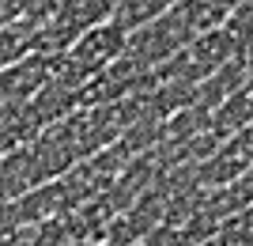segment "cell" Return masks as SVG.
Wrapping results in <instances>:
<instances>
[{
    "instance_id": "obj_1",
    "label": "cell",
    "mask_w": 253,
    "mask_h": 246,
    "mask_svg": "<svg viewBox=\"0 0 253 246\" xmlns=\"http://www.w3.org/2000/svg\"><path fill=\"white\" fill-rule=\"evenodd\" d=\"M250 38L234 31L231 23H223L215 31H204L201 38H193L181 53H174L170 61H163L159 68H151L155 84H204L211 72H219Z\"/></svg>"
},
{
    "instance_id": "obj_2",
    "label": "cell",
    "mask_w": 253,
    "mask_h": 246,
    "mask_svg": "<svg viewBox=\"0 0 253 246\" xmlns=\"http://www.w3.org/2000/svg\"><path fill=\"white\" fill-rule=\"evenodd\" d=\"M125 42H128V27L117 19H106L95 31H87L80 42H72L64 53L53 57V76L64 80V84L87 87L98 72H106L117 57L125 53Z\"/></svg>"
},
{
    "instance_id": "obj_3",
    "label": "cell",
    "mask_w": 253,
    "mask_h": 246,
    "mask_svg": "<svg viewBox=\"0 0 253 246\" xmlns=\"http://www.w3.org/2000/svg\"><path fill=\"white\" fill-rule=\"evenodd\" d=\"M117 8H121V0H61L53 15L34 31V53H64L87 31H95L98 23L114 19Z\"/></svg>"
},
{
    "instance_id": "obj_4",
    "label": "cell",
    "mask_w": 253,
    "mask_h": 246,
    "mask_svg": "<svg viewBox=\"0 0 253 246\" xmlns=\"http://www.w3.org/2000/svg\"><path fill=\"white\" fill-rule=\"evenodd\" d=\"M250 42H253V38H250Z\"/></svg>"
}]
</instances>
